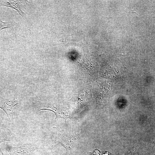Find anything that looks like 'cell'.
Masks as SVG:
<instances>
[{"mask_svg":"<svg viewBox=\"0 0 155 155\" xmlns=\"http://www.w3.org/2000/svg\"><path fill=\"white\" fill-rule=\"evenodd\" d=\"M16 24V22L12 21L4 22L0 19V32L3 29L11 28Z\"/></svg>","mask_w":155,"mask_h":155,"instance_id":"cell-5","label":"cell"},{"mask_svg":"<svg viewBox=\"0 0 155 155\" xmlns=\"http://www.w3.org/2000/svg\"><path fill=\"white\" fill-rule=\"evenodd\" d=\"M17 99L14 98H7L0 100V108L6 114L11 125H15L13 118V110L14 107L19 104Z\"/></svg>","mask_w":155,"mask_h":155,"instance_id":"cell-1","label":"cell"},{"mask_svg":"<svg viewBox=\"0 0 155 155\" xmlns=\"http://www.w3.org/2000/svg\"><path fill=\"white\" fill-rule=\"evenodd\" d=\"M21 0H5L0 3V6H5L15 10L24 19L28 20L26 14L22 11L21 5Z\"/></svg>","mask_w":155,"mask_h":155,"instance_id":"cell-3","label":"cell"},{"mask_svg":"<svg viewBox=\"0 0 155 155\" xmlns=\"http://www.w3.org/2000/svg\"><path fill=\"white\" fill-rule=\"evenodd\" d=\"M6 148L10 155H29L35 150L31 144L17 147L8 146Z\"/></svg>","mask_w":155,"mask_h":155,"instance_id":"cell-2","label":"cell"},{"mask_svg":"<svg viewBox=\"0 0 155 155\" xmlns=\"http://www.w3.org/2000/svg\"><path fill=\"white\" fill-rule=\"evenodd\" d=\"M14 137L10 130L6 127H0V150L3 155L0 147V144L6 142H13Z\"/></svg>","mask_w":155,"mask_h":155,"instance_id":"cell-4","label":"cell"}]
</instances>
